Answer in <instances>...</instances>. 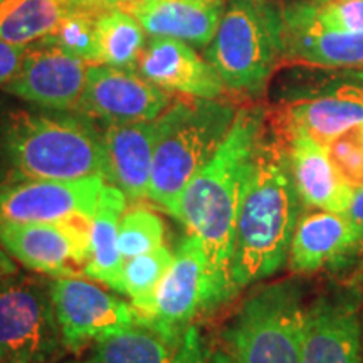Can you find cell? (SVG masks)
Instances as JSON below:
<instances>
[{"instance_id": "cell-34", "label": "cell", "mask_w": 363, "mask_h": 363, "mask_svg": "<svg viewBox=\"0 0 363 363\" xmlns=\"http://www.w3.org/2000/svg\"><path fill=\"white\" fill-rule=\"evenodd\" d=\"M13 271H17L16 264H13L11 257H9V254L4 251V249H0V278L11 274Z\"/></svg>"}, {"instance_id": "cell-17", "label": "cell", "mask_w": 363, "mask_h": 363, "mask_svg": "<svg viewBox=\"0 0 363 363\" xmlns=\"http://www.w3.org/2000/svg\"><path fill=\"white\" fill-rule=\"evenodd\" d=\"M283 61L311 67L363 66V33H338L315 21L310 4L283 9Z\"/></svg>"}, {"instance_id": "cell-16", "label": "cell", "mask_w": 363, "mask_h": 363, "mask_svg": "<svg viewBox=\"0 0 363 363\" xmlns=\"http://www.w3.org/2000/svg\"><path fill=\"white\" fill-rule=\"evenodd\" d=\"M136 72L179 96L219 99L227 91L211 62L179 39L150 38L136 62Z\"/></svg>"}, {"instance_id": "cell-29", "label": "cell", "mask_w": 363, "mask_h": 363, "mask_svg": "<svg viewBox=\"0 0 363 363\" xmlns=\"http://www.w3.org/2000/svg\"><path fill=\"white\" fill-rule=\"evenodd\" d=\"M325 150L345 184L353 192L363 189V125L338 135Z\"/></svg>"}, {"instance_id": "cell-19", "label": "cell", "mask_w": 363, "mask_h": 363, "mask_svg": "<svg viewBox=\"0 0 363 363\" xmlns=\"http://www.w3.org/2000/svg\"><path fill=\"white\" fill-rule=\"evenodd\" d=\"M207 281V259L195 235L180 240L174 259L162 279L155 296L152 321L169 326H184L203 311Z\"/></svg>"}, {"instance_id": "cell-5", "label": "cell", "mask_w": 363, "mask_h": 363, "mask_svg": "<svg viewBox=\"0 0 363 363\" xmlns=\"http://www.w3.org/2000/svg\"><path fill=\"white\" fill-rule=\"evenodd\" d=\"M203 54L225 89L261 96L283 62V9L272 0H230Z\"/></svg>"}, {"instance_id": "cell-30", "label": "cell", "mask_w": 363, "mask_h": 363, "mask_svg": "<svg viewBox=\"0 0 363 363\" xmlns=\"http://www.w3.org/2000/svg\"><path fill=\"white\" fill-rule=\"evenodd\" d=\"M315 21L338 33H363V0H330L310 4Z\"/></svg>"}, {"instance_id": "cell-36", "label": "cell", "mask_w": 363, "mask_h": 363, "mask_svg": "<svg viewBox=\"0 0 363 363\" xmlns=\"http://www.w3.org/2000/svg\"><path fill=\"white\" fill-rule=\"evenodd\" d=\"M353 76H355L357 79H360L362 83H363V66H360V67H357L355 71H353Z\"/></svg>"}, {"instance_id": "cell-25", "label": "cell", "mask_w": 363, "mask_h": 363, "mask_svg": "<svg viewBox=\"0 0 363 363\" xmlns=\"http://www.w3.org/2000/svg\"><path fill=\"white\" fill-rule=\"evenodd\" d=\"M147 39L138 21L121 9L106 7L96 21L99 65L136 69Z\"/></svg>"}, {"instance_id": "cell-32", "label": "cell", "mask_w": 363, "mask_h": 363, "mask_svg": "<svg viewBox=\"0 0 363 363\" xmlns=\"http://www.w3.org/2000/svg\"><path fill=\"white\" fill-rule=\"evenodd\" d=\"M345 214H347L353 227H355L358 239H360V246L363 247V189L353 192L352 202Z\"/></svg>"}, {"instance_id": "cell-14", "label": "cell", "mask_w": 363, "mask_h": 363, "mask_svg": "<svg viewBox=\"0 0 363 363\" xmlns=\"http://www.w3.org/2000/svg\"><path fill=\"white\" fill-rule=\"evenodd\" d=\"M301 363H363L362 315L355 299L328 294L306 306Z\"/></svg>"}, {"instance_id": "cell-38", "label": "cell", "mask_w": 363, "mask_h": 363, "mask_svg": "<svg viewBox=\"0 0 363 363\" xmlns=\"http://www.w3.org/2000/svg\"><path fill=\"white\" fill-rule=\"evenodd\" d=\"M0 2H2V0H0Z\"/></svg>"}, {"instance_id": "cell-21", "label": "cell", "mask_w": 363, "mask_h": 363, "mask_svg": "<svg viewBox=\"0 0 363 363\" xmlns=\"http://www.w3.org/2000/svg\"><path fill=\"white\" fill-rule=\"evenodd\" d=\"M225 0H142L128 11L150 38H172L207 48L219 29Z\"/></svg>"}, {"instance_id": "cell-12", "label": "cell", "mask_w": 363, "mask_h": 363, "mask_svg": "<svg viewBox=\"0 0 363 363\" xmlns=\"http://www.w3.org/2000/svg\"><path fill=\"white\" fill-rule=\"evenodd\" d=\"M103 177L81 180H35L0 189V225L91 220Z\"/></svg>"}, {"instance_id": "cell-24", "label": "cell", "mask_w": 363, "mask_h": 363, "mask_svg": "<svg viewBox=\"0 0 363 363\" xmlns=\"http://www.w3.org/2000/svg\"><path fill=\"white\" fill-rule=\"evenodd\" d=\"M81 0H2L0 39L29 45L54 34Z\"/></svg>"}, {"instance_id": "cell-22", "label": "cell", "mask_w": 363, "mask_h": 363, "mask_svg": "<svg viewBox=\"0 0 363 363\" xmlns=\"http://www.w3.org/2000/svg\"><path fill=\"white\" fill-rule=\"evenodd\" d=\"M157 123L108 125L103 133L108 162V180L126 195V199H148L152 179L153 150Z\"/></svg>"}, {"instance_id": "cell-37", "label": "cell", "mask_w": 363, "mask_h": 363, "mask_svg": "<svg viewBox=\"0 0 363 363\" xmlns=\"http://www.w3.org/2000/svg\"><path fill=\"white\" fill-rule=\"evenodd\" d=\"M316 4H321V2H330V0H315Z\"/></svg>"}, {"instance_id": "cell-4", "label": "cell", "mask_w": 363, "mask_h": 363, "mask_svg": "<svg viewBox=\"0 0 363 363\" xmlns=\"http://www.w3.org/2000/svg\"><path fill=\"white\" fill-rule=\"evenodd\" d=\"M238 110L222 99L177 96L157 118L148 199L175 219L179 201L224 142Z\"/></svg>"}, {"instance_id": "cell-10", "label": "cell", "mask_w": 363, "mask_h": 363, "mask_svg": "<svg viewBox=\"0 0 363 363\" xmlns=\"http://www.w3.org/2000/svg\"><path fill=\"white\" fill-rule=\"evenodd\" d=\"M208 350L194 323L169 326L138 320L106 335L72 363H206Z\"/></svg>"}, {"instance_id": "cell-1", "label": "cell", "mask_w": 363, "mask_h": 363, "mask_svg": "<svg viewBox=\"0 0 363 363\" xmlns=\"http://www.w3.org/2000/svg\"><path fill=\"white\" fill-rule=\"evenodd\" d=\"M266 120L261 106L239 108L224 142L187 185L177 207L175 219L201 240L206 252L203 311H214L235 298L230 278L235 224Z\"/></svg>"}, {"instance_id": "cell-31", "label": "cell", "mask_w": 363, "mask_h": 363, "mask_svg": "<svg viewBox=\"0 0 363 363\" xmlns=\"http://www.w3.org/2000/svg\"><path fill=\"white\" fill-rule=\"evenodd\" d=\"M27 48L29 45L11 44L0 39V89L6 88V84L11 83L13 76L19 72Z\"/></svg>"}, {"instance_id": "cell-35", "label": "cell", "mask_w": 363, "mask_h": 363, "mask_svg": "<svg viewBox=\"0 0 363 363\" xmlns=\"http://www.w3.org/2000/svg\"><path fill=\"white\" fill-rule=\"evenodd\" d=\"M98 2H101L103 6H106V7L121 9V11L128 12L131 7L136 6V4H140L142 0H98Z\"/></svg>"}, {"instance_id": "cell-33", "label": "cell", "mask_w": 363, "mask_h": 363, "mask_svg": "<svg viewBox=\"0 0 363 363\" xmlns=\"http://www.w3.org/2000/svg\"><path fill=\"white\" fill-rule=\"evenodd\" d=\"M206 363H234V360L230 357V352L227 350V347H216L208 350Z\"/></svg>"}, {"instance_id": "cell-27", "label": "cell", "mask_w": 363, "mask_h": 363, "mask_svg": "<svg viewBox=\"0 0 363 363\" xmlns=\"http://www.w3.org/2000/svg\"><path fill=\"white\" fill-rule=\"evenodd\" d=\"M106 6H103L98 0H81L61 21L54 34L48 35V39L59 45L62 51L88 65H99L96 21Z\"/></svg>"}, {"instance_id": "cell-18", "label": "cell", "mask_w": 363, "mask_h": 363, "mask_svg": "<svg viewBox=\"0 0 363 363\" xmlns=\"http://www.w3.org/2000/svg\"><path fill=\"white\" fill-rule=\"evenodd\" d=\"M360 247L355 227L345 212L303 208L294 229L288 266L296 274H315L342 264Z\"/></svg>"}, {"instance_id": "cell-7", "label": "cell", "mask_w": 363, "mask_h": 363, "mask_svg": "<svg viewBox=\"0 0 363 363\" xmlns=\"http://www.w3.org/2000/svg\"><path fill=\"white\" fill-rule=\"evenodd\" d=\"M67 353L51 281L17 271L0 278V363H61Z\"/></svg>"}, {"instance_id": "cell-8", "label": "cell", "mask_w": 363, "mask_h": 363, "mask_svg": "<svg viewBox=\"0 0 363 363\" xmlns=\"http://www.w3.org/2000/svg\"><path fill=\"white\" fill-rule=\"evenodd\" d=\"M51 296L62 338L72 355H79L98 340L140 320L133 305L76 276L51 281Z\"/></svg>"}, {"instance_id": "cell-2", "label": "cell", "mask_w": 363, "mask_h": 363, "mask_svg": "<svg viewBox=\"0 0 363 363\" xmlns=\"http://www.w3.org/2000/svg\"><path fill=\"white\" fill-rule=\"evenodd\" d=\"M303 201L283 140L269 126L257 145L238 214L230 278L234 294L288 264Z\"/></svg>"}, {"instance_id": "cell-28", "label": "cell", "mask_w": 363, "mask_h": 363, "mask_svg": "<svg viewBox=\"0 0 363 363\" xmlns=\"http://www.w3.org/2000/svg\"><path fill=\"white\" fill-rule=\"evenodd\" d=\"M163 239L165 224L155 212L133 207L121 216L118 227V247L125 261L162 247Z\"/></svg>"}, {"instance_id": "cell-3", "label": "cell", "mask_w": 363, "mask_h": 363, "mask_svg": "<svg viewBox=\"0 0 363 363\" xmlns=\"http://www.w3.org/2000/svg\"><path fill=\"white\" fill-rule=\"evenodd\" d=\"M103 177V133L79 111L13 110L0 116V189L35 180Z\"/></svg>"}, {"instance_id": "cell-13", "label": "cell", "mask_w": 363, "mask_h": 363, "mask_svg": "<svg viewBox=\"0 0 363 363\" xmlns=\"http://www.w3.org/2000/svg\"><path fill=\"white\" fill-rule=\"evenodd\" d=\"M88 67L44 38L29 44L19 72L2 91L45 110L78 111Z\"/></svg>"}, {"instance_id": "cell-20", "label": "cell", "mask_w": 363, "mask_h": 363, "mask_svg": "<svg viewBox=\"0 0 363 363\" xmlns=\"http://www.w3.org/2000/svg\"><path fill=\"white\" fill-rule=\"evenodd\" d=\"M271 126V125H269ZM291 165L293 179L303 206L306 208L347 212L353 190L348 187L335 170L325 147L305 133H279Z\"/></svg>"}, {"instance_id": "cell-9", "label": "cell", "mask_w": 363, "mask_h": 363, "mask_svg": "<svg viewBox=\"0 0 363 363\" xmlns=\"http://www.w3.org/2000/svg\"><path fill=\"white\" fill-rule=\"evenodd\" d=\"M89 222L0 225V246L29 271L54 278L83 274L89 261Z\"/></svg>"}, {"instance_id": "cell-11", "label": "cell", "mask_w": 363, "mask_h": 363, "mask_svg": "<svg viewBox=\"0 0 363 363\" xmlns=\"http://www.w3.org/2000/svg\"><path fill=\"white\" fill-rule=\"evenodd\" d=\"M174 101L136 69L89 65L78 111L106 125L153 121Z\"/></svg>"}, {"instance_id": "cell-15", "label": "cell", "mask_w": 363, "mask_h": 363, "mask_svg": "<svg viewBox=\"0 0 363 363\" xmlns=\"http://www.w3.org/2000/svg\"><path fill=\"white\" fill-rule=\"evenodd\" d=\"M269 125L279 133H305L326 147L338 135L363 125V84L340 83L313 96L293 99L276 110Z\"/></svg>"}, {"instance_id": "cell-6", "label": "cell", "mask_w": 363, "mask_h": 363, "mask_svg": "<svg viewBox=\"0 0 363 363\" xmlns=\"http://www.w3.org/2000/svg\"><path fill=\"white\" fill-rule=\"evenodd\" d=\"M306 306L298 279L256 289L225 331L234 363H301Z\"/></svg>"}, {"instance_id": "cell-26", "label": "cell", "mask_w": 363, "mask_h": 363, "mask_svg": "<svg viewBox=\"0 0 363 363\" xmlns=\"http://www.w3.org/2000/svg\"><path fill=\"white\" fill-rule=\"evenodd\" d=\"M174 259V252L162 246L125 261L121 274V294L131 299L140 320H152L155 296L162 279Z\"/></svg>"}, {"instance_id": "cell-23", "label": "cell", "mask_w": 363, "mask_h": 363, "mask_svg": "<svg viewBox=\"0 0 363 363\" xmlns=\"http://www.w3.org/2000/svg\"><path fill=\"white\" fill-rule=\"evenodd\" d=\"M126 211V195L116 185L104 184L89 222L91 254L83 276L121 293L125 259L118 247V227Z\"/></svg>"}]
</instances>
